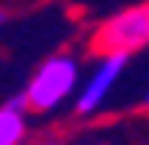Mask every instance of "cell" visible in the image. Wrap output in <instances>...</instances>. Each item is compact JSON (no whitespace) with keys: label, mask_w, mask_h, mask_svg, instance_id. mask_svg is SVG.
Instances as JSON below:
<instances>
[{"label":"cell","mask_w":149,"mask_h":145,"mask_svg":"<svg viewBox=\"0 0 149 145\" xmlns=\"http://www.w3.org/2000/svg\"><path fill=\"white\" fill-rule=\"evenodd\" d=\"M78 58L74 55H49L36 71L33 78L26 81V87H23V93H26L29 100V110L33 113H52L58 110L71 90L78 87Z\"/></svg>","instance_id":"6da1fadb"},{"label":"cell","mask_w":149,"mask_h":145,"mask_svg":"<svg viewBox=\"0 0 149 145\" xmlns=\"http://www.w3.org/2000/svg\"><path fill=\"white\" fill-rule=\"evenodd\" d=\"M97 52H139L149 45V0L123 7L110 19H104L91 36Z\"/></svg>","instance_id":"7a4b0ae2"},{"label":"cell","mask_w":149,"mask_h":145,"mask_svg":"<svg viewBox=\"0 0 149 145\" xmlns=\"http://www.w3.org/2000/svg\"><path fill=\"white\" fill-rule=\"evenodd\" d=\"M127 61H130V52H101L94 71L88 74L84 87L74 97V113L78 116H91V113L101 110L104 100L110 97V90H113V84H117V78L123 74Z\"/></svg>","instance_id":"3957f363"},{"label":"cell","mask_w":149,"mask_h":145,"mask_svg":"<svg viewBox=\"0 0 149 145\" xmlns=\"http://www.w3.org/2000/svg\"><path fill=\"white\" fill-rule=\"evenodd\" d=\"M26 93H16L0 107V145H23L26 139Z\"/></svg>","instance_id":"277c9868"},{"label":"cell","mask_w":149,"mask_h":145,"mask_svg":"<svg viewBox=\"0 0 149 145\" xmlns=\"http://www.w3.org/2000/svg\"><path fill=\"white\" fill-rule=\"evenodd\" d=\"M143 103H146V110H149V93H146V97H143Z\"/></svg>","instance_id":"5b68a950"}]
</instances>
